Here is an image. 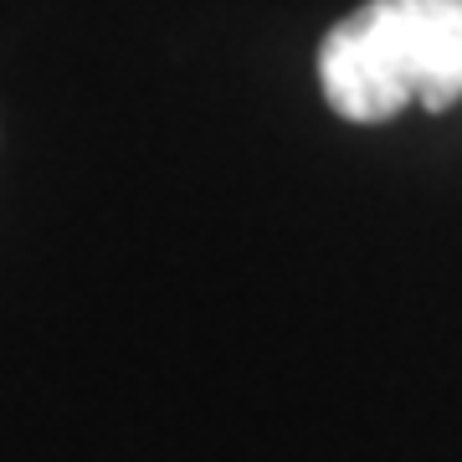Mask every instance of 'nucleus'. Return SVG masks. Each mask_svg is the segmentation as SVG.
<instances>
[{"label": "nucleus", "mask_w": 462, "mask_h": 462, "mask_svg": "<svg viewBox=\"0 0 462 462\" xmlns=\"http://www.w3.org/2000/svg\"><path fill=\"white\" fill-rule=\"evenodd\" d=\"M319 88L349 124H385L406 103L452 108L462 98V0H365L324 36Z\"/></svg>", "instance_id": "nucleus-1"}]
</instances>
